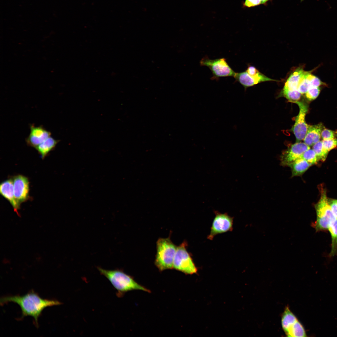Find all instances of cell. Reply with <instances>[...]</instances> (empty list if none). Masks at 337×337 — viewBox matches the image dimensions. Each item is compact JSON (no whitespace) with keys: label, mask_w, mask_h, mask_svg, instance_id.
<instances>
[{"label":"cell","mask_w":337,"mask_h":337,"mask_svg":"<svg viewBox=\"0 0 337 337\" xmlns=\"http://www.w3.org/2000/svg\"><path fill=\"white\" fill-rule=\"evenodd\" d=\"M12 180L14 196L18 203L20 205L29 198V180L27 177L22 175L14 176Z\"/></svg>","instance_id":"9"},{"label":"cell","mask_w":337,"mask_h":337,"mask_svg":"<svg viewBox=\"0 0 337 337\" xmlns=\"http://www.w3.org/2000/svg\"><path fill=\"white\" fill-rule=\"evenodd\" d=\"M310 72L305 71L299 83L297 90L301 94L306 93L310 88L309 77Z\"/></svg>","instance_id":"23"},{"label":"cell","mask_w":337,"mask_h":337,"mask_svg":"<svg viewBox=\"0 0 337 337\" xmlns=\"http://www.w3.org/2000/svg\"><path fill=\"white\" fill-rule=\"evenodd\" d=\"M50 131L42 126L30 125V133L26 139L27 144L35 148L37 146L51 136Z\"/></svg>","instance_id":"11"},{"label":"cell","mask_w":337,"mask_h":337,"mask_svg":"<svg viewBox=\"0 0 337 337\" xmlns=\"http://www.w3.org/2000/svg\"><path fill=\"white\" fill-rule=\"evenodd\" d=\"M310 87H319L320 85L325 84L319 78L313 75L310 80Z\"/></svg>","instance_id":"30"},{"label":"cell","mask_w":337,"mask_h":337,"mask_svg":"<svg viewBox=\"0 0 337 337\" xmlns=\"http://www.w3.org/2000/svg\"><path fill=\"white\" fill-rule=\"evenodd\" d=\"M310 149V147L305 143L297 142L292 144L282 154L281 157L282 165L289 166Z\"/></svg>","instance_id":"10"},{"label":"cell","mask_w":337,"mask_h":337,"mask_svg":"<svg viewBox=\"0 0 337 337\" xmlns=\"http://www.w3.org/2000/svg\"><path fill=\"white\" fill-rule=\"evenodd\" d=\"M320 91L319 87H311L305 93L306 97L309 100H314L318 96Z\"/></svg>","instance_id":"26"},{"label":"cell","mask_w":337,"mask_h":337,"mask_svg":"<svg viewBox=\"0 0 337 337\" xmlns=\"http://www.w3.org/2000/svg\"><path fill=\"white\" fill-rule=\"evenodd\" d=\"M234 77L237 81L239 82L245 88L262 82L277 81V80L268 78L259 71L254 76H250L246 71L236 73Z\"/></svg>","instance_id":"12"},{"label":"cell","mask_w":337,"mask_h":337,"mask_svg":"<svg viewBox=\"0 0 337 337\" xmlns=\"http://www.w3.org/2000/svg\"><path fill=\"white\" fill-rule=\"evenodd\" d=\"M337 136V131H333L327 129H323L321 133V137L323 140L335 138Z\"/></svg>","instance_id":"27"},{"label":"cell","mask_w":337,"mask_h":337,"mask_svg":"<svg viewBox=\"0 0 337 337\" xmlns=\"http://www.w3.org/2000/svg\"><path fill=\"white\" fill-rule=\"evenodd\" d=\"M200 63L201 66H207L210 69L214 78L227 76L234 77L236 73L224 58L211 59L207 57H205L201 59Z\"/></svg>","instance_id":"6"},{"label":"cell","mask_w":337,"mask_h":337,"mask_svg":"<svg viewBox=\"0 0 337 337\" xmlns=\"http://www.w3.org/2000/svg\"><path fill=\"white\" fill-rule=\"evenodd\" d=\"M97 269L101 275L106 278L117 291V295L122 297L126 292L134 290L149 292L150 291L138 284L132 277L120 269L108 270L100 267Z\"/></svg>","instance_id":"2"},{"label":"cell","mask_w":337,"mask_h":337,"mask_svg":"<svg viewBox=\"0 0 337 337\" xmlns=\"http://www.w3.org/2000/svg\"><path fill=\"white\" fill-rule=\"evenodd\" d=\"M295 103L299 107V112L296 117L292 130L296 140L299 141L304 139L309 126L305 120L308 107L306 104L302 102L298 101Z\"/></svg>","instance_id":"8"},{"label":"cell","mask_w":337,"mask_h":337,"mask_svg":"<svg viewBox=\"0 0 337 337\" xmlns=\"http://www.w3.org/2000/svg\"><path fill=\"white\" fill-rule=\"evenodd\" d=\"M299 158L305 160L311 165L316 164L318 161L315 151L310 149L305 152Z\"/></svg>","instance_id":"24"},{"label":"cell","mask_w":337,"mask_h":337,"mask_svg":"<svg viewBox=\"0 0 337 337\" xmlns=\"http://www.w3.org/2000/svg\"><path fill=\"white\" fill-rule=\"evenodd\" d=\"M215 217L213 219L210 234L207 238L212 240L216 235L233 230V218L227 213H221L217 211L214 212Z\"/></svg>","instance_id":"7"},{"label":"cell","mask_w":337,"mask_h":337,"mask_svg":"<svg viewBox=\"0 0 337 337\" xmlns=\"http://www.w3.org/2000/svg\"><path fill=\"white\" fill-rule=\"evenodd\" d=\"M261 4V0H245L243 5L244 7H251Z\"/></svg>","instance_id":"28"},{"label":"cell","mask_w":337,"mask_h":337,"mask_svg":"<svg viewBox=\"0 0 337 337\" xmlns=\"http://www.w3.org/2000/svg\"><path fill=\"white\" fill-rule=\"evenodd\" d=\"M157 253L155 264L160 271L173 268L177 247L169 237L159 238L157 242Z\"/></svg>","instance_id":"3"},{"label":"cell","mask_w":337,"mask_h":337,"mask_svg":"<svg viewBox=\"0 0 337 337\" xmlns=\"http://www.w3.org/2000/svg\"><path fill=\"white\" fill-rule=\"evenodd\" d=\"M321 123L316 125H309L308 130L304 139V143L308 146H311L320 141L321 133L323 129Z\"/></svg>","instance_id":"14"},{"label":"cell","mask_w":337,"mask_h":337,"mask_svg":"<svg viewBox=\"0 0 337 337\" xmlns=\"http://www.w3.org/2000/svg\"><path fill=\"white\" fill-rule=\"evenodd\" d=\"M282 95L291 102L295 103L300 98L301 94L297 90H290L284 87L282 90Z\"/></svg>","instance_id":"21"},{"label":"cell","mask_w":337,"mask_h":337,"mask_svg":"<svg viewBox=\"0 0 337 337\" xmlns=\"http://www.w3.org/2000/svg\"><path fill=\"white\" fill-rule=\"evenodd\" d=\"M8 302H13L17 304L21 308L22 318L26 316L33 317L37 326L38 325V318L45 308L61 304L56 300L42 298L32 291L21 296H7L1 299L0 303L2 304Z\"/></svg>","instance_id":"1"},{"label":"cell","mask_w":337,"mask_h":337,"mask_svg":"<svg viewBox=\"0 0 337 337\" xmlns=\"http://www.w3.org/2000/svg\"><path fill=\"white\" fill-rule=\"evenodd\" d=\"M59 141L50 136L35 149L43 159L55 148Z\"/></svg>","instance_id":"16"},{"label":"cell","mask_w":337,"mask_h":337,"mask_svg":"<svg viewBox=\"0 0 337 337\" xmlns=\"http://www.w3.org/2000/svg\"><path fill=\"white\" fill-rule=\"evenodd\" d=\"M0 193L10 202L15 211L17 212L20 205L18 203L14 196L12 178L7 179L1 183Z\"/></svg>","instance_id":"13"},{"label":"cell","mask_w":337,"mask_h":337,"mask_svg":"<svg viewBox=\"0 0 337 337\" xmlns=\"http://www.w3.org/2000/svg\"><path fill=\"white\" fill-rule=\"evenodd\" d=\"M305 72L302 67L296 68L287 79L284 87L290 90H297Z\"/></svg>","instance_id":"15"},{"label":"cell","mask_w":337,"mask_h":337,"mask_svg":"<svg viewBox=\"0 0 337 337\" xmlns=\"http://www.w3.org/2000/svg\"><path fill=\"white\" fill-rule=\"evenodd\" d=\"M316 220L314 227L317 231L328 229L330 223L336 218L333 214L327 199L326 192L321 193L320 198L315 205Z\"/></svg>","instance_id":"4"},{"label":"cell","mask_w":337,"mask_h":337,"mask_svg":"<svg viewBox=\"0 0 337 337\" xmlns=\"http://www.w3.org/2000/svg\"><path fill=\"white\" fill-rule=\"evenodd\" d=\"M311 165L305 160L299 158L289 166L291 168L292 176L294 177L302 175Z\"/></svg>","instance_id":"18"},{"label":"cell","mask_w":337,"mask_h":337,"mask_svg":"<svg viewBox=\"0 0 337 337\" xmlns=\"http://www.w3.org/2000/svg\"><path fill=\"white\" fill-rule=\"evenodd\" d=\"M328 200L332 212L337 219V200L332 199Z\"/></svg>","instance_id":"29"},{"label":"cell","mask_w":337,"mask_h":337,"mask_svg":"<svg viewBox=\"0 0 337 337\" xmlns=\"http://www.w3.org/2000/svg\"><path fill=\"white\" fill-rule=\"evenodd\" d=\"M261 4H265L269 0H261Z\"/></svg>","instance_id":"32"},{"label":"cell","mask_w":337,"mask_h":337,"mask_svg":"<svg viewBox=\"0 0 337 337\" xmlns=\"http://www.w3.org/2000/svg\"><path fill=\"white\" fill-rule=\"evenodd\" d=\"M246 71L251 76H255L259 71L254 66H250L247 68Z\"/></svg>","instance_id":"31"},{"label":"cell","mask_w":337,"mask_h":337,"mask_svg":"<svg viewBox=\"0 0 337 337\" xmlns=\"http://www.w3.org/2000/svg\"><path fill=\"white\" fill-rule=\"evenodd\" d=\"M332 238L331 249L330 256H333L337 252V219H335L330 224L328 228Z\"/></svg>","instance_id":"19"},{"label":"cell","mask_w":337,"mask_h":337,"mask_svg":"<svg viewBox=\"0 0 337 337\" xmlns=\"http://www.w3.org/2000/svg\"><path fill=\"white\" fill-rule=\"evenodd\" d=\"M322 141L324 148L328 152L337 146V139L336 138L323 140Z\"/></svg>","instance_id":"25"},{"label":"cell","mask_w":337,"mask_h":337,"mask_svg":"<svg viewBox=\"0 0 337 337\" xmlns=\"http://www.w3.org/2000/svg\"><path fill=\"white\" fill-rule=\"evenodd\" d=\"M288 337H306L305 328L298 320L292 325L288 333Z\"/></svg>","instance_id":"20"},{"label":"cell","mask_w":337,"mask_h":337,"mask_svg":"<svg viewBox=\"0 0 337 337\" xmlns=\"http://www.w3.org/2000/svg\"><path fill=\"white\" fill-rule=\"evenodd\" d=\"M313 149L316 154L318 161H325L328 152L324 148L322 141H320L315 144L313 147Z\"/></svg>","instance_id":"22"},{"label":"cell","mask_w":337,"mask_h":337,"mask_svg":"<svg viewBox=\"0 0 337 337\" xmlns=\"http://www.w3.org/2000/svg\"><path fill=\"white\" fill-rule=\"evenodd\" d=\"M298 320L295 315L286 307L282 314L281 324L283 330L286 335L292 325Z\"/></svg>","instance_id":"17"},{"label":"cell","mask_w":337,"mask_h":337,"mask_svg":"<svg viewBox=\"0 0 337 337\" xmlns=\"http://www.w3.org/2000/svg\"><path fill=\"white\" fill-rule=\"evenodd\" d=\"M188 244L184 241L177 247L173 268L186 274H195L197 269L190 253L187 249Z\"/></svg>","instance_id":"5"}]
</instances>
